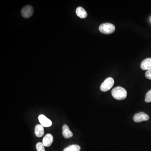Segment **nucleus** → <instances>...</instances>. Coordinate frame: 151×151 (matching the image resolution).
Listing matches in <instances>:
<instances>
[{
    "label": "nucleus",
    "instance_id": "f257e3e1",
    "mask_svg": "<svg viewBox=\"0 0 151 151\" xmlns=\"http://www.w3.org/2000/svg\"><path fill=\"white\" fill-rule=\"evenodd\" d=\"M112 96L118 100H123L127 97V93L126 89L121 86H117L112 90Z\"/></svg>",
    "mask_w": 151,
    "mask_h": 151
},
{
    "label": "nucleus",
    "instance_id": "f03ea898",
    "mask_svg": "<svg viewBox=\"0 0 151 151\" xmlns=\"http://www.w3.org/2000/svg\"><path fill=\"white\" fill-rule=\"evenodd\" d=\"M116 29L115 26L110 23L102 24L99 27V30L101 33L105 34L113 33Z\"/></svg>",
    "mask_w": 151,
    "mask_h": 151
},
{
    "label": "nucleus",
    "instance_id": "7ed1b4c3",
    "mask_svg": "<svg viewBox=\"0 0 151 151\" xmlns=\"http://www.w3.org/2000/svg\"><path fill=\"white\" fill-rule=\"evenodd\" d=\"M114 84V80L113 78L108 77L105 79V81L101 84L100 89L103 92L108 91L113 87Z\"/></svg>",
    "mask_w": 151,
    "mask_h": 151
},
{
    "label": "nucleus",
    "instance_id": "20e7f679",
    "mask_svg": "<svg viewBox=\"0 0 151 151\" xmlns=\"http://www.w3.org/2000/svg\"><path fill=\"white\" fill-rule=\"evenodd\" d=\"M150 119L149 115L144 112H140V113H136L134 116V121L135 122L139 123L144 122V121H147Z\"/></svg>",
    "mask_w": 151,
    "mask_h": 151
},
{
    "label": "nucleus",
    "instance_id": "39448f33",
    "mask_svg": "<svg viewBox=\"0 0 151 151\" xmlns=\"http://www.w3.org/2000/svg\"><path fill=\"white\" fill-rule=\"evenodd\" d=\"M34 10L32 6L27 5L25 6L21 11L22 15L25 18H28L31 17L33 13Z\"/></svg>",
    "mask_w": 151,
    "mask_h": 151
},
{
    "label": "nucleus",
    "instance_id": "423d86ee",
    "mask_svg": "<svg viewBox=\"0 0 151 151\" xmlns=\"http://www.w3.org/2000/svg\"><path fill=\"white\" fill-rule=\"evenodd\" d=\"M38 119L41 125H42L43 127H50L52 125V122L51 121L47 119L44 115H40L38 117Z\"/></svg>",
    "mask_w": 151,
    "mask_h": 151
},
{
    "label": "nucleus",
    "instance_id": "0eeeda50",
    "mask_svg": "<svg viewBox=\"0 0 151 151\" xmlns=\"http://www.w3.org/2000/svg\"><path fill=\"white\" fill-rule=\"evenodd\" d=\"M53 136L51 134H49L45 135L42 140V144L45 147H50L53 142Z\"/></svg>",
    "mask_w": 151,
    "mask_h": 151
},
{
    "label": "nucleus",
    "instance_id": "6e6552de",
    "mask_svg": "<svg viewBox=\"0 0 151 151\" xmlns=\"http://www.w3.org/2000/svg\"><path fill=\"white\" fill-rule=\"evenodd\" d=\"M141 68L143 70L151 69V58H147L143 60L141 64Z\"/></svg>",
    "mask_w": 151,
    "mask_h": 151
},
{
    "label": "nucleus",
    "instance_id": "1a4fd4ad",
    "mask_svg": "<svg viewBox=\"0 0 151 151\" xmlns=\"http://www.w3.org/2000/svg\"><path fill=\"white\" fill-rule=\"evenodd\" d=\"M62 130L63 135L65 138L68 139V138L73 137V133L70 131L69 127L66 124H64L63 126Z\"/></svg>",
    "mask_w": 151,
    "mask_h": 151
},
{
    "label": "nucleus",
    "instance_id": "9d476101",
    "mask_svg": "<svg viewBox=\"0 0 151 151\" xmlns=\"http://www.w3.org/2000/svg\"><path fill=\"white\" fill-rule=\"evenodd\" d=\"M35 133L36 136L38 137H41L43 136L44 134V130L43 126L40 124H38L36 126Z\"/></svg>",
    "mask_w": 151,
    "mask_h": 151
},
{
    "label": "nucleus",
    "instance_id": "9b49d317",
    "mask_svg": "<svg viewBox=\"0 0 151 151\" xmlns=\"http://www.w3.org/2000/svg\"><path fill=\"white\" fill-rule=\"evenodd\" d=\"M76 14L81 19L86 18L87 16V13L86 11L81 7H78L76 9Z\"/></svg>",
    "mask_w": 151,
    "mask_h": 151
},
{
    "label": "nucleus",
    "instance_id": "f8f14e48",
    "mask_svg": "<svg viewBox=\"0 0 151 151\" xmlns=\"http://www.w3.org/2000/svg\"><path fill=\"white\" fill-rule=\"evenodd\" d=\"M68 147L73 151H80L81 150L80 146L77 145H70Z\"/></svg>",
    "mask_w": 151,
    "mask_h": 151
},
{
    "label": "nucleus",
    "instance_id": "ddd939ff",
    "mask_svg": "<svg viewBox=\"0 0 151 151\" xmlns=\"http://www.w3.org/2000/svg\"><path fill=\"white\" fill-rule=\"evenodd\" d=\"M43 144L41 142L37 143L36 145V149L37 151H45Z\"/></svg>",
    "mask_w": 151,
    "mask_h": 151
},
{
    "label": "nucleus",
    "instance_id": "4468645a",
    "mask_svg": "<svg viewBox=\"0 0 151 151\" xmlns=\"http://www.w3.org/2000/svg\"><path fill=\"white\" fill-rule=\"evenodd\" d=\"M145 101L147 103H150L151 102V89L147 92L146 94Z\"/></svg>",
    "mask_w": 151,
    "mask_h": 151
},
{
    "label": "nucleus",
    "instance_id": "2eb2a0df",
    "mask_svg": "<svg viewBox=\"0 0 151 151\" xmlns=\"http://www.w3.org/2000/svg\"><path fill=\"white\" fill-rule=\"evenodd\" d=\"M146 78L151 80V69L147 70L145 73Z\"/></svg>",
    "mask_w": 151,
    "mask_h": 151
},
{
    "label": "nucleus",
    "instance_id": "dca6fc26",
    "mask_svg": "<svg viewBox=\"0 0 151 151\" xmlns=\"http://www.w3.org/2000/svg\"><path fill=\"white\" fill-rule=\"evenodd\" d=\"M63 151H73L71 149L69 148L68 147L64 149Z\"/></svg>",
    "mask_w": 151,
    "mask_h": 151
}]
</instances>
